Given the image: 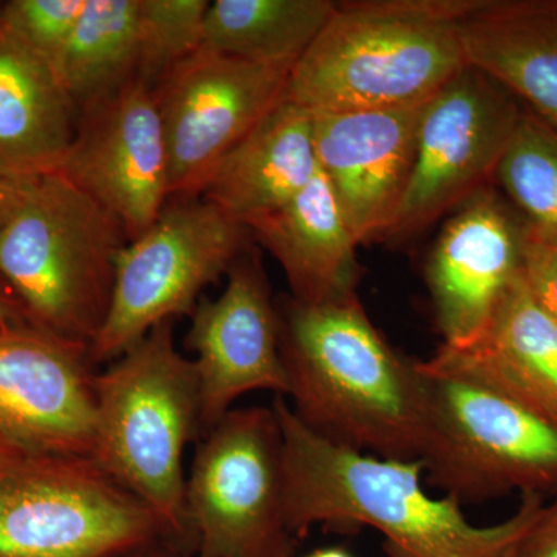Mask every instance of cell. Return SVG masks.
Wrapping results in <instances>:
<instances>
[{
    "label": "cell",
    "instance_id": "6da1fadb",
    "mask_svg": "<svg viewBox=\"0 0 557 557\" xmlns=\"http://www.w3.org/2000/svg\"><path fill=\"white\" fill-rule=\"evenodd\" d=\"M284 438L285 516L289 533L314 525L370 527L386 557H515L544 507L542 494H520L515 515L490 527L469 522L449 497L423 487L421 460H388L333 445L311 432L284 397L273 401Z\"/></svg>",
    "mask_w": 557,
    "mask_h": 557
},
{
    "label": "cell",
    "instance_id": "7a4b0ae2",
    "mask_svg": "<svg viewBox=\"0 0 557 557\" xmlns=\"http://www.w3.org/2000/svg\"><path fill=\"white\" fill-rule=\"evenodd\" d=\"M293 412L333 445L388 460H420L428 379L372 324L359 296L277 306Z\"/></svg>",
    "mask_w": 557,
    "mask_h": 557
},
{
    "label": "cell",
    "instance_id": "3957f363",
    "mask_svg": "<svg viewBox=\"0 0 557 557\" xmlns=\"http://www.w3.org/2000/svg\"><path fill=\"white\" fill-rule=\"evenodd\" d=\"M479 0H347L289 72L310 112L416 108L467 67L460 25Z\"/></svg>",
    "mask_w": 557,
    "mask_h": 557
},
{
    "label": "cell",
    "instance_id": "277c9868",
    "mask_svg": "<svg viewBox=\"0 0 557 557\" xmlns=\"http://www.w3.org/2000/svg\"><path fill=\"white\" fill-rule=\"evenodd\" d=\"M127 242L119 220L61 172L28 178L0 228V278L28 324L89 348Z\"/></svg>",
    "mask_w": 557,
    "mask_h": 557
},
{
    "label": "cell",
    "instance_id": "5b68a950",
    "mask_svg": "<svg viewBox=\"0 0 557 557\" xmlns=\"http://www.w3.org/2000/svg\"><path fill=\"white\" fill-rule=\"evenodd\" d=\"M94 458L148 505L172 537L197 553L186 509L183 454L203 434L196 364L177 350L174 321L156 325L95 375Z\"/></svg>",
    "mask_w": 557,
    "mask_h": 557
},
{
    "label": "cell",
    "instance_id": "8992f818",
    "mask_svg": "<svg viewBox=\"0 0 557 557\" xmlns=\"http://www.w3.org/2000/svg\"><path fill=\"white\" fill-rule=\"evenodd\" d=\"M421 463L429 486L456 504L557 493V429L479 381L428 368Z\"/></svg>",
    "mask_w": 557,
    "mask_h": 557
},
{
    "label": "cell",
    "instance_id": "52a82bcc",
    "mask_svg": "<svg viewBox=\"0 0 557 557\" xmlns=\"http://www.w3.org/2000/svg\"><path fill=\"white\" fill-rule=\"evenodd\" d=\"M159 541L178 544L94 458L20 454L0 467V557H121Z\"/></svg>",
    "mask_w": 557,
    "mask_h": 557
},
{
    "label": "cell",
    "instance_id": "ba28073f",
    "mask_svg": "<svg viewBox=\"0 0 557 557\" xmlns=\"http://www.w3.org/2000/svg\"><path fill=\"white\" fill-rule=\"evenodd\" d=\"M186 509L197 557H293L273 406L231 409L205 434L186 480Z\"/></svg>",
    "mask_w": 557,
    "mask_h": 557
},
{
    "label": "cell",
    "instance_id": "9c48e42d",
    "mask_svg": "<svg viewBox=\"0 0 557 557\" xmlns=\"http://www.w3.org/2000/svg\"><path fill=\"white\" fill-rule=\"evenodd\" d=\"M248 236L244 225L200 197L168 201L153 225L121 249L90 364L119 359L161 322L190 317L200 293L247 249Z\"/></svg>",
    "mask_w": 557,
    "mask_h": 557
},
{
    "label": "cell",
    "instance_id": "30bf717a",
    "mask_svg": "<svg viewBox=\"0 0 557 557\" xmlns=\"http://www.w3.org/2000/svg\"><path fill=\"white\" fill-rule=\"evenodd\" d=\"M520 113L500 84L467 65L421 110L416 163L383 242L401 245L493 186Z\"/></svg>",
    "mask_w": 557,
    "mask_h": 557
},
{
    "label": "cell",
    "instance_id": "8fae6325",
    "mask_svg": "<svg viewBox=\"0 0 557 557\" xmlns=\"http://www.w3.org/2000/svg\"><path fill=\"white\" fill-rule=\"evenodd\" d=\"M289 72L200 49L153 86L170 159V200L200 197L220 161L285 97Z\"/></svg>",
    "mask_w": 557,
    "mask_h": 557
},
{
    "label": "cell",
    "instance_id": "7c38bea8",
    "mask_svg": "<svg viewBox=\"0 0 557 557\" xmlns=\"http://www.w3.org/2000/svg\"><path fill=\"white\" fill-rule=\"evenodd\" d=\"M134 240L170 201V159L156 91L131 81L84 109L61 168Z\"/></svg>",
    "mask_w": 557,
    "mask_h": 557
},
{
    "label": "cell",
    "instance_id": "4fadbf2b",
    "mask_svg": "<svg viewBox=\"0 0 557 557\" xmlns=\"http://www.w3.org/2000/svg\"><path fill=\"white\" fill-rule=\"evenodd\" d=\"M89 348L30 324L0 329V442L24 456H94Z\"/></svg>",
    "mask_w": 557,
    "mask_h": 557
},
{
    "label": "cell",
    "instance_id": "5bb4252c",
    "mask_svg": "<svg viewBox=\"0 0 557 557\" xmlns=\"http://www.w3.org/2000/svg\"><path fill=\"white\" fill-rule=\"evenodd\" d=\"M218 299H201L190 314L186 346L196 351L201 429L208 434L242 395L270 391L287 397L281 322L258 256L245 249L226 273Z\"/></svg>",
    "mask_w": 557,
    "mask_h": 557
},
{
    "label": "cell",
    "instance_id": "9a60e30c",
    "mask_svg": "<svg viewBox=\"0 0 557 557\" xmlns=\"http://www.w3.org/2000/svg\"><path fill=\"white\" fill-rule=\"evenodd\" d=\"M494 186L454 211L429 256L426 284L443 344L483 335L522 271L525 222Z\"/></svg>",
    "mask_w": 557,
    "mask_h": 557
},
{
    "label": "cell",
    "instance_id": "2e32d148",
    "mask_svg": "<svg viewBox=\"0 0 557 557\" xmlns=\"http://www.w3.org/2000/svg\"><path fill=\"white\" fill-rule=\"evenodd\" d=\"M426 104V102H424ZM313 113L319 171L358 245L383 242L394 225L416 163L423 106Z\"/></svg>",
    "mask_w": 557,
    "mask_h": 557
},
{
    "label": "cell",
    "instance_id": "e0dca14e",
    "mask_svg": "<svg viewBox=\"0 0 557 557\" xmlns=\"http://www.w3.org/2000/svg\"><path fill=\"white\" fill-rule=\"evenodd\" d=\"M424 364L479 381L557 429V324L531 296L522 271L480 338L442 344Z\"/></svg>",
    "mask_w": 557,
    "mask_h": 557
},
{
    "label": "cell",
    "instance_id": "ac0fdd59",
    "mask_svg": "<svg viewBox=\"0 0 557 557\" xmlns=\"http://www.w3.org/2000/svg\"><path fill=\"white\" fill-rule=\"evenodd\" d=\"M318 170L313 113L285 95L220 161L200 199L248 230L249 223L295 199Z\"/></svg>",
    "mask_w": 557,
    "mask_h": 557
},
{
    "label": "cell",
    "instance_id": "d6986e66",
    "mask_svg": "<svg viewBox=\"0 0 557 557\" xmlns=\"http://www.w3.org/2000/svg\"><path fill=\"white\" fill-rule=\"evenodd\" d=\"M248 231L284 270L293 299L318 306L358 295L359 245L321 171L295 199L249 223Z\"/></svg>",
    "mask_w": 557,
    "mask_h": 557
},
{
    "label": "cell",
    "instance_id": "ffe728a7",
    "mask_svg": "<svg viewBox=\"0 0 557 557\" xmlns=\"http://www.w3.org/2000/svg\"><path fill=\"white\" fill-rule=\"evenodd\" d=\"M460 36L468 65L557 131V0H479Z\"/></svg>",
    "mask_w": 557,
    "mask_h": 557
},
{
    "label": "cell",
    "instance_id": "44dd1931",
    "mask_svg": "<svg viewBox=\"0 0 557 557\" xmlns=\"http://www.w3.org/2000/svg\"><path fill=\"white\" fill-rule=\"evenodd\" d=\"M76 120L54 69L0 13V172L20 180L60 172Z\"/></svg>",
    "mask_w": 557,
    "mask_h": 557
},
{
    "label": "cell",
    "instance_id": "7402d4cb",
    "mask_svg": "<svg viewBox=\"0 0 557 557\" xmlns=\"http://www.w3.org/2000/svg\"><path fill=\"white\" fill-rule=\"evenodd\" d=\"M336 5L333 0H215L205 20L201 49L293 70Z\"/></svg>",
    "mask_w": 557,
    "mask_h": 557
},
{
    "label": "cell",
    "instance_id": "603a6c76",
    "mask_svg": "<svg viewBox=\"0 0 557 557\" xmlns=\"http://www.w3.org/2000/svg\"><path fill=\"white\" fill-rule=\"evenodd\" d=\"M139 0H87L54 64L76 115L137 79Z\"/></svg>",
    "mask_w": 557,
    "mask_h": 557
},
{
    "label": "cell",
    "instance_id": "cb8c5ba5",
    "mask_svg": "<svg viewBox=\"0 0 557 557\" xmlns=\"http://www.w3.org/2000/svg\"><path fill=\"white\" fill-rule=\"evenodd\" d=\"M496 182L531 233L557 239V131L520 113L496 172Z\"/></svg>",
    "mask_w": 557,
    "mask_h": 557
},
{
    "label": "cell",
    "instance_id": "d4e9b609",
    "mask_svg": "<svg viewBox=\"0 0 557 557\" xmlns=\"http://www.w3.org/2000/svg\"><path fill=\"white\" fill-rule=\"evenodd\" d=\"M208 0H139L137 79L156 86L203 46Z\"/></svg>",
    "mask_w": 557,
    "mask_h": 557
},
{
    "label": "cell",
    "instance_id": "484cf974",
    "mask_svg": "<svg viewBox=\"0 0 557 557\" xmlns=\"http://www.w3.org/2000/svg\"><path fill=\"white\" fill-rule=\"evenodd\" d=\"M87 0H10L0 3L7 25L54 69L86 10Z\"/></svg>",
    "mask_w": 557,
    "mask_h": 557
},
{
    "label": "cell",
    "instance_id": "4316f807",
    "mask_svg": "<svg viewBox=\"0 0 557 557\" xmlns=\"http://www.w3.org/2000/svg\"><path fill=\"white\" fill-rule=\"evenodd\" d=\"M522 277L539 307L557 324V239L537 236L527 225Z\"/></svg>",
    "mask_w": 557,
    "mask_h": 557
},
{
    "label": "cell",
    "instance_id": "83f0119b",
    "mask_svg": "<svg viewBox=\"0 0 557 557\" xmlns=\"http://www.w3.org/2000/svg\"><path fill=\"white\" fill-rule=\"evenodd\" d=\"M515 557H557V493L520 539Z\"/></svg>",
    "mask_w": 557,
    "mask_h": 557
},
{
    "label": "cell",
    "instance_id": "f1b7e54d",
    "mask_svg": "<svg viewBox=\"0 0 557 557\" xmlns=\"http://www.w3.org/2000/svg\"><path fill=\"white\" fill-rule=\"evenodd\" d=\"M24 182L25 180L13 178L0 172V228L20 203Z\"/></svg>",
    "mask_w": 557,
    "mask_h": 557
},
{
    "label": "cell",
    "instance_id": "f546056e",
    "mask_svg": "<svg viewBox=\"0 0 557 557\" xmlns=\"http://www.w3.org/2000/svg\"><path fill=\"white\" fill-rule=\"evenodd\" d=\"M17 324H28V321L9 285L0 278V329Z\"/></svg>",
    "mask_w": 557,
    "mask_h": 557
},
{
    "label": "cell",
    "instance_id": "4dcf8cb0",
    "mask_svg": "<svg viewBox=\"0 0 557 557\" xmlns=\"http://www.w3.org/2000/svg\"><path fill=\"white\" fill-rule=\"evenodd\" d=\"M193 552L172 541H159L121 557H193Z\"/></svg>",
    "mask_w": 557,
    "mask_h": 557
},
{
    "label": "cell",
    "instance_id": "1f68e13d",
    "mask_svg": "<svg viewBox=\"0 0 557 557\" xmlns=\"http://www.w3.org/2000/svg\"><path fill=\"white\" fill-rule=\"evenodd\" d=\"M304 557H355L348 552L347 548L344 547H327V548H319L311 552L310 555Z\"/></svg>",
    "mask_w": 557,
    "mask_h": 557
},
{
    "label": "cell",
    "instance_id": "d6a6232c",
    "mask_svg": "<svg viewBox=\"0 0 557 557\" xmlns=\"http://www.w3.org/2000/svg\"><path fill=\"white\" fill-rule=\"evenodd\" d=\"M16 456H20V454L16 453V450L10 449L9 446L3 445L2 442H0V467H3V465L9 463L11 458H14ZM24 456V454H22Z\"/></svg>",
    "mask_w": 557,
    "mask_h": 557
}]
</instances>
